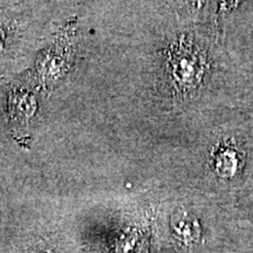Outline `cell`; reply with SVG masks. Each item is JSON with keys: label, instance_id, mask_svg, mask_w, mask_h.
<instances>
[{"label": "cell", "instance_id": "cell-3", "mask_svg": "<svg viewBox=\"0 0 253 253\" xmlns=\"http://www.w3.org/2000/svg\"><path fill=\"white\" fill-rule=\"evenodd\" d=\"M214 167L217 172L223 177H232L239 169V157L236 150L224 148L218 151L214 158Z\"/></svg>", "mask_w": 253, "mask_h": 253}, {"label": "cell", "instance_id": "cell-2", "mask_svg": "<svg viewBox=\"0 0 253 253\" xmlns=\"http://www.w3.org/2000/svg\"><path fill=\"white\" fill-rule=\"evenodd\" d=\"M171 227L177 238L186 245L196 244L201 237L198 220L186 211H177L171 218Z\"/></svg>", "mask_w": 253, "mask_h": 253}, {"label": "cell", "instance_id": "cell-4", "mask_svg": "<svg viewBox=\"0 0 253 253\" xmlns=\"http://www.w3.org/2000/svg\"><path fill=\"white\" fill-rule=\"evenodd\" d=\"M11 115L17 123H26L28 116L34 112V101L28 96H11Z\"/></svg>", "mask_w": 253, "mask_h": 253}, {"label": "cell", "instance_id": "cell-5", "mask_svg": "<svg viewBox=\"0 0 253 253\" xmlns=\"http://www.w3.org/2000/svg\"><path fill=\"white\" fill-rule=\"evenodd\" d=\"M2 43H4V32L0 28V49L2 48Z\"/></svg>", "mask_w": 253, "mask_h": 253}, {"label": "cell", "instance_id": "cell-1", "mask_svg": "<svg viewBox=\"0 0 253 253\" xmlns=\"http://www.w3.org/2000/svg\"><path fill=\"white\" fill-rule=\"evenodd\" d=\"M168 61L173 81L181 90L195 89L203 80L207 68L205 55L184 38L170 47Z\"/></svg>", "mask_w": 253, "mask_h": 253}]
</instances>
